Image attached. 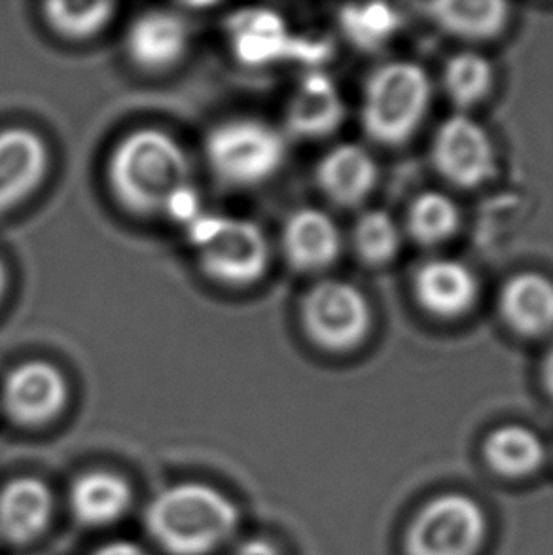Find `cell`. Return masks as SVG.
<instances>
[{"label": "cell", "instance_id": "obj_3", "mask_svg": "<svg viewBox=\"0 0 553 555\" xmlns=\"http://www.w3.org/2000/svg\"><path fill=\"white\" fill-rule=\"evenodd\" d=\"M433 83L425 68L412 61H393L368 78L360 106L366 135L385 146L410 141L425 120Z\"/></svg>", "mask_w": 553, "mask_h": 555}, {"label": "cell", "instance_id": "obj_2", "mask_svg": "<svg viewBox=\"0 0 553 555\" xmlns=\"http://www.w3.org/2000/svg\"><path fill=\"white\" fill-rule=\"evenodd\" d=\"M150 541L167 555H215L235 539L241 512L232 496L202 481L162 489L144 511Z\"/></svg>", "mask_w": 553, "mask_h": 555}, {"label": "cell", "instance_id": "obj_4", "mask_svg": "<svg viewBox=\"0 0 553 555\" xmlns=\"http://www.w3.org/2000/svg\"><path fill=\"white\" fill-rule=\"evenodd\" d=\"M188 225L205 278L218 285L245 288L266 275L270 241L253 220L200 212Z\"/></svg>", "mask_w": 553, "mask_h": 555}, {"label": "cell", "instance_id": "obj_25", "mask_svg": "<svg viewBox=\"0 0 553 555\" xmlns=\"http://www.w3.org/2000/svg\"><path fill=\"white\" fill-rule=\"evenodd\" d=\"M233 48L245 63L273 60L279 52L283 27L275 14H243L233 27Z\"/></svg>", "mask_w": 553, "mask_h": 555}, {"label": "cell", "instance_id": "obj_8", "mask_svg": "<svg viewBox=\"0 0 553 555\" xmlns=\"http://www.w3.org/2000/svg\"><path fill=\"white\" fill-rule=\"evenodd\" d=\"M68 400L67 377L52 362H23L8 372L0 387L4 417L25 430L50 427L67 410Z\"/></svg>", "mask_w": 553, "mask_h": 555}, {"label": "cell", "instance_id": "obj_19", "mask_svg": "<svg viewBox=\"0 0 553 555\" xmlns=\"http://www.w3.org/2000/svg\"><path fill=\"white\" fill-rule=\"evenodd\" d=\"M426 14L440 29L463 40H491L509 23V4L499 0H440L426 4Z\"/></svg>", "mask_w": 553, "mask_h": 555}, {"label": "cell", "instance_id": "obj_1", "mask_svg": "<svg viewBox=\"0 0 553 555\" xmlns=\"http://www.w3.org/2000/svg\"><path fill=\"white\" fill-rule=\"evenodd\" d=\"M106 186L129 215L190 220L197 212L192 164L184 146L162 129L139 128L114 144Z\"/></svg>", "mask_w": 553, "mask_h": 555}, {"label": "cell", "instance_id": "obj_26", "mask_svg": "<svg viewBox=\"0 0 553 555\" xmlns=\"http://www.w3.org/2000/svg\"><path fill=\"white\" fill-rule=\"evenodd\" d=\"M342 27L352 44L375 50L397 30V17L385 7H351L342 12Z\"/></svg>", "mask_w": 553, "mask_h": 555}, {"label": "cell", "instance_id": "obj_12", "mask_svg": "<svg viewBox=\"0 0 553 555\" xmlns=\"http://www.w3.org/2000/svg\"><path fill=\"white\" fill-rule=\"evenodd\" d=\"M190 48V27L180 14L149 10L129 23L126 53L144 73H164L179 65Z\"/></svg>", "mask_w": 553, "mask_h": 555}, {"label": "cell", "instance_id": "obj_14", "mask_svg": "<svg viewBox=\"0 0 553 555\" xmlns=\"http://www.w3.org/2000/svg\"><path fill=\"white\" fill-rule=\"evenodd\" d=\"M413 293L419 306L430 315L459 319L476 306L479 285L466 263L455 258H434L415 271Z\"/></svg>", "mask_w": 553, "mask_h": 555}, {"label": "cell", "instance_id": "obj_27", "mask_svg": "<svg viewBox=\"0 0 553 555\" xmlns=\"http://www.w3.org/2000/svg\"><path fill=\"white\" fill-rule=\"evenodd\" d=\"M91 555H149L141 544L129 541H114L103 544L101 548L95 550Z\"/></svg>", "mask_w": 553, "mask_h": 555}, {"label": "cell", "instance_id": "obj_13", "mask_svg": "<svg viewBox=\"0 0 553 555\" xmlns=\"http://www.w3.org/2000/svg\"><path fill=\"white\" fill-rule=\"evenodd\" d=\"M68 511L78 526L103 529L120 524L128 516L136 493L131 481L106 468L78 474L68 488Z\"/></svg>", "mask_w": 553, "mask_h": 555}, {"label": "cell", "instance_id": "obj_29", "mask_svg": "<svg viewBox=\"0 0 553 555\" xmlns=\"http://www.w3.org/2000/svg\"><path fill=\"white\" fill-rule=\"evenodd\" d=\"M542 379H544V387H546L548 395L553 400V347L548 351L544 364H542Z\"/></svg>", "mask_w": 553, "mask_h": 555}, {"label": "cell", "instance_id": "obj_15", "mask_svg": "<svg viewBox=\"0 0 553 555\" xmlns=\"http://www.w3.org/2000/svg\"><path fill=\"white\" fill-rule=\"evenodd\" d=\"M286 262L301 273H319L334 266L342 253V233L324 210L298 209L286 218L281 233Z\"/></svg>", "mask_w": 553, "mask_h": 555}, {"label": "cell", "instance_id": "obj_10", "mask_svg": "<svg viewBox=\"0 0 553 555\" xmlns=\"http://www.w3.org/2000/svg\"><path fill=\"white\" fill-rule=\"evenodd\" d=\"M55 518V495L38 476H15L0 488V541L25 548L40 541Z\"/></svg>", "mask_w": 553, "mask_h": 555}, {"label": "cell", "instance_id": "obj_17", "mask_svg": "<svg viewBox=\"0 0 553 555\" xmlns=\"http://www.w3.org/2000/svg\"><path fill=\"white\" fill-rule=\"evenodd\" d=\"M504 323L525 338H540L553 331V283L537 271L510 278L499 298Z\"/></svg>", "mask_w": 553, "mask_h": 555}, {"label": "cell", "instance_id": "obj_16", "mask_svg": "<svg viewBox=\"0 0 553 555\" xmlns=\"http://www.w3.org/2000/svg\"><path fill=\"white\" fill-rule=\"evenodd\" d=\"M377 175L374 156L364 146L342 143L322 156L317 166V184L330 202L355 207L374 192Z\"/></svg>", "mask_w": 553, "mask_h": 555}, {"label": "cell", "instance_id": "obj_28", "mask_svg": "<svg viewBox=\"0 0 553 555\" xmlns=\"http://www.w3.org/2000/svg\"><path fill=\"white\" fill-rule=\"evenodd\" d=\"M233 555H281L271 542L263 539H250L241 544Z\"/></svg>", "mask_w": 553, "mask_h": 555}, {"label": "cell", "instance_id": "obj_24", "mask_svg": "<svg viewBox=\"0 0 553 555\" xmlns=\"http://www.w3.org/2000/svg\"><path fill=\"white\" fill-rule=\"evenodd\" d=\"M352 247L368 266H385L400 253L402 232L387 210H366L352 228Z\"/></svg>", "mask_w": 553, "mask_h": 555}, {"label": "cell", "instance_id": "obj_18", "mask_svg": "<svg viewBox=\"0 0 553 555\" xmlns=\"http://www.w3.org/2000/svg\"><path fill=\"white\" fill-rule=\"evenodd\" d=\"M345 118L344 99L336 83L324 75H307L286 106V126L292 135L321 139L334 133Z\"/></svg>", "mask_w": 553, "mask_h": 555}, {"label": "cell", "instance_id": "obj_6", "mask_svg": "<svg viewBox=\"0 0 553 555\" xmlns=\"http://www.w3.org/2000/svg\"><path fill=\"white\" fill-rule=\"evenodd\" d=\"M299 323L313 346L330 353H347L368 338L372 308L359 286L322 279L299 301Z\"/></svg>", "mask_w": 553, "mask_h": 555}, {"label": "cell", "instance_id": "obj_9", "mask_svg": "<svg viewBox=\"0 0 553 555\" xmlns=\"http://www.w3.org/2000/svg\"><path fill=\"white\" fill-rule=\"evenodd\" d=\"M430 154L436 171L459 188L484 186L497 173L491 137L466 114H455L441 124Z\"/></svg>", "mask_w": 553, "mask_h": 555}, {"label": "cell", "instance_id": "obj_7", "mask_svg": "<svg viewBox=\"0 0 553 555\" xmlns=\"http://www.w3.org/2000/svg\"><path fill=\"white\" fill-rule=\"evenodd\" d=\"M486 539L481 504L463 493H446L415 514L404 546L408 555H476Z\"/></svg>", "mask_w": 553, "mask_h": 555}, {"label": "cell", "instance_id": "obj_20", "mask_svg": "<svg viewBox=\"0 0 553 555\" xmlns=\"http://www.w3.org/2000/svg\"><path fill=\"white\" fill-rule=\"evenodd\" d=\"M484 457L494 473L517 480L539 473L546 459V450L542 438L531 428L504 425L487 436Z\"/></svg>", "mask_w": 553, "mask_h": 555}, {"label": "cell", "instance_id": "obj_5", "mask_svg": "<svg viewBox=\"0 0 553 555\" xmlns=\"http://www.w3.org/2000/svg\"><path fill=\"white\" fill-rule=\"evenodd\" d=\"M203 151L207 166L222 184L255 188L281 171L286 159V141L268 121L232 118L210 129Z\"/></svg>", "mask_w": 553, "mask_h": 555}, {"label": "cell", "instance_id": "obj_23", "mask_svg": "<svg viewBox=\"0 0 553 555\" xmlns=\"http://www.w3.org/2000/svg\"><path fill=\"white\" fill-rule=\"evenodd\" d=\"M113 2H67L53 0L42 7L46 25L65 40H88L113 22Z\"/></svg>", "mask_w": 553, "mask_h": 555}, {"label": "cell", "instance_id": "obj_11", "mask_svg": "<svg viewBox=\"0 0 553 555\" xmlns=\"http://www.w3.org/2000/svg\"><path fill=\"white\" fill-rule=\"evenodd\" d=\"M50 166L44 139L27 128L0 131V217L37 192Z\"/></svg>", "mask_w": 553, "mask_h": 555}, {"label": "cell", "instance_id": "obj_21", "mask_svg": "<svg viewBox=\"0 0 553 555\" xmlns=\"http://www.w3.org/2000/svg\"><path fill=\"white\" fill-rule=\"evenodd\" d=\"M461 224L456 203L441 192H423L408 210V232L419 245L434 247L455 235Z\"/></svg>", "mask_w": 553, "mask_h": 555}, {"label": "cell", "instance_id": "obj_22", "mask_svg": "<svg viewBox=\"0 0 553 555\" xmlns=\"http://www.w3.org/2000/svg\"><path fill=\"white\" fill-rule=\"evenodd\" d=\"M441 78L451 103L459 108H472L493 88L494 68L481 53L461 52L449 57Z\"/></svg>", "mask_w": 553, "mask_h": 555}, {"label": "cell", "instance_id": "obj_30", "mask_svg": "<svg viewBox=\"0 0 553 555\" xmlns=\"http://www.w3.org/2000/svg\"><path fill=\"white\" fill-rule=\"evenodd\" d=\"M7 268H4V262L0 260V298H2V294H4V291H7Z\"/></svg>", "mask_w": 553, "mask_h": 555}]
</instances>
